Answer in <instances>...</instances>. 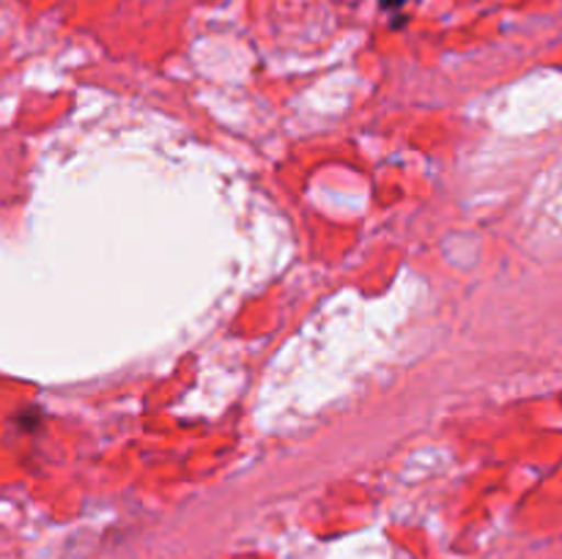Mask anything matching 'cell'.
I'll list each match as a JSON object with an SVG mask.
<instances>
[{"instance_id": "1", "label": "cell", "mask_w": 562, "mask_h": 559, "mask_svg": "<svg viewBox=\"0 0 562 559\" xmlns=\"http://www.w3.org/2000/svg\"><path fill=\"white\" fill-rule=\"evenodd\" d=\"M406 0H382L384 9H398V5H404Z\"/></svg>"}]
</instances>
